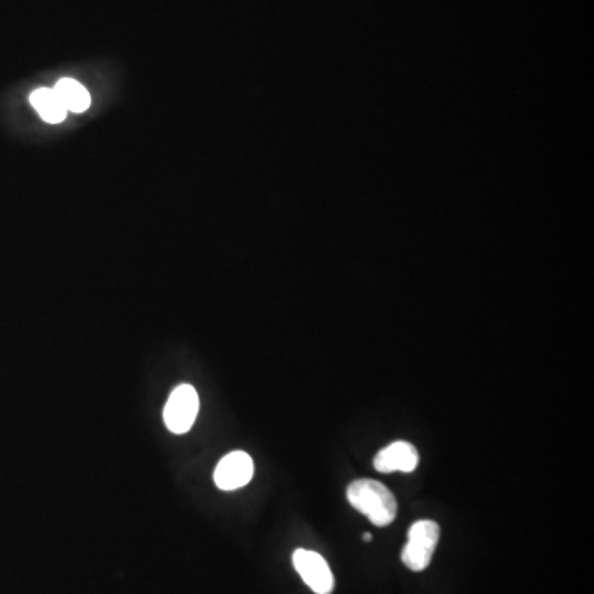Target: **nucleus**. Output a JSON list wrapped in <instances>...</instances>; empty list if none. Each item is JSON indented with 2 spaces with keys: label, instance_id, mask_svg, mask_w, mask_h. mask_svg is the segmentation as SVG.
I'll list each match as a JSON object with an SVG mask.
<instances>
[{
  "label": "nucleus",
  "instance_id": "nucleus-1",
  "mask_svg": "<svg viewBox=\"0 0 594 594\" xmlns=\"http://www.w3.org/2000/svg\"><path fill=\"white\" fill-rule=\"evenodd\" d=\"M347 499L360 514L367 515V519L377 527H387L396 517L395 495L382 482L373 479H359L352 482L347 489Z\"/></svg>",
  "mask_w": 594,
  "mask_h": 594
},
{
  "label": "nucleus",
  "instance_id": "nucleus-2",
  "mask_svg": "<svg viewBox=\"0 0 594 594\" xmlns=\"http://www.w3.org/2000/svg\"><path fill=\"white\" fill-rule=\"evenodd\" d=\"M439 535L441 530L433 520H420L411 525L408 542L401 552V561L405 563L406 568H410L411 571L426 570L433 560L434 550L438 547Z\"/></svg>",
  "mask_w": 594,
  "mask_h": 594
},
{
  "label": "nucleus",
  "instance_id": "nucleus-3",
  "mask_svg": "<svg viewBox=\"0 0 594 594\" xmlns=\"http://www.w3.org/2000/svg\"><path fill=\"white\" fill-rule=\"evenodd\" d=\"M198 401L197 390L189 383L179 385L170 393L164 410L165 426L174 434L189 433L197 420Z\"/></svg>",
  "mask_w": 594,
  "mask_h": 594
},
{
  "label": "nucleus",
  "instance_id": "nucleus-4",
  "mask_svg": "<svg viewBox=\"0 0 594 594\" xmlns=\"http://www.w3.org/2000/svg\"><path fill=\"white\" fill-rule=\"evenodd\" d=\"M255 464L245 451H233L218 462L213 472V481L222 491H236L253 479Z\"/></svg>",
  "mask_w": 594,
  "mask_h": 594
},
{
  "label": "nucleus",
  "instance_id": "nucleus-5",
  "mask_svg": "<svg viewBox=\"0 0 594 594\" xmlns=\"http://www.w3.org/2000/svg\"><path fill=\"white\" fill-rule=\"evenodd\" d=\"M294 568L302 580L316 594H330L334 590V575L327 561L316 552L296 550L293 555Z\"/></svg>",
  "mask_w": 594,
  "mask_h": 594
},
{
  "label": "nucleus",
  "instance_id": "nucleus-6",
  "mask_svg": "<svg viewBox=\"0 0 594 594\" xmlns=\"http://www.w3.org/2000/svg\"><path fill=\"white\" fill-rule=\"evenodd\" d=\"M420 464V454L413 444L396 441L383 448L373 459V467L378 472H413Z\"/></svg>",
  "mask_w": 594,
  "mask_h": 594
},
{
  "label": "nucleus",
  "instance_id": "nucleus-7",
  "mask_svg": "<svg viewBox=\"0 0 594 594\" xmlns=\"http://www.w3.org/2000/svg\"><path fill=\"white\" fill-rule=\"evenodd\" d=\"M53 90L57 93L58 99L62 101L66 111L83 113V111L90 108V93L73 78H62Z\"/></svg>",
  "mask_w": 594,
  "mask_h": 594
},
{
  "label": "nucleus",
  "instance_id": "nucleus-8",
  "mask_svg": "<svg viewBox=\"0 0 594 594\" xmlns=\"http://www.w3.org/2000/svg\"><path fill=\"white\" fill-rule=\"evenodd\" d=\"M30 103L33 108L37 109L43 121H47V123H62L68 113L62 101L58 99L55 90H48V88L33 91L30 95Z\"/></svg>",
  "mask_w": 594,
  "mask_h": 594
},
{
  "label": "nucleus",
  "instance_id": "nucleus-9",
  "mask_svg": "<svg viewBox=\"0 0 594 594\" xmlns=\"http://www.w3.org/2000/svg\"><path fill=\"white\" fill-rule=\"evenodd\" d=\"M363 538H365V542H370V540H372V535H370V533H365Z\"/></svg>",
  "mask_w": 594,
  "mask_h": 594
}]
</instances>
